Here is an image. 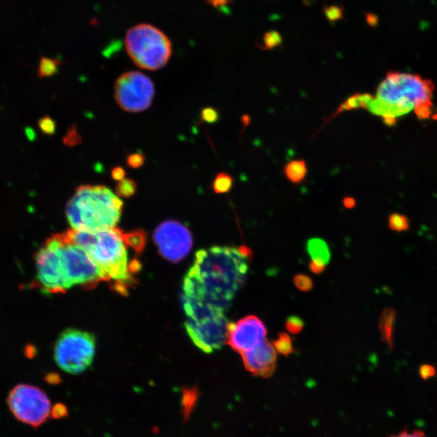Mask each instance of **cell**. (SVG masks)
Segmentation results:
<instances>
[{
	"label": "cell",
	"instance_id": "cell-22",
	"mask_svg": "<svg viewBox=\"0 0 437 437\" xmlns=\"http://www.w3.org/2000/svg\"><path fill=\"white\" fill-rule=\"evenodd\" d=\"M137 191L136 182L130 178H124L116 186V195L120 198H129L133 197Z\"/></svg>",
	"mask_w": 437,
	"mask_h": 437
},
{
	"label": "cell",
	"instance_id": "cell-43",
	"mask_svg": "<svg viewBox=\"0 0 437 437\" xmlns=\"http://www.w3.org/2000/svg\"><path fill=\"white\" fill-rule=\"evenodd\" d=\"M384 123L386 124L388 126H392L396 124V117H383Z\"/></svg>",
	"mask_w": 437,
	"mask_h": 437
},
{
	"label": "cell",
	"instance_id": "cell-3",
	"mask_svg": "<svg viewBox=\"0 0 437 437\" xmlns=\"http://www.w3.org/2000/svg\"><path fill=\"white\" fill-rule=\"evenodd\" d=\"M122 208L123 202L106 186L81 185L67 202L66 214L71 229L94 232L115 228Z\"/></svg>",
	"mask_w": 437,
	"mask_h": 437
},
{
	"label": "cell",
	"instance_id": "cell-36",
	"mask_svg": "<svg viewBox=\"0 0 437 437\" xmlns=\"http://www.w3.org/2000/svg\"><path fill=\"white\" fill-rule=\"evenodd\" d=\"M111 177L116 181L123 180L125 177V170L122 167L117 166L111 170Z\"/></svg>",
	"mask_w": 437,
	"mask_h": 437
},
{
	"label": "cell",
	"instance_id": "cell-10",
	"mask_svg": "<svg viewBox=\"0 0 437 437\" xmlns=\"http://www.w3.org/2000/svg\"><path fill=\"white\" fill-rule=\"evenodd\" d=\"M8 406L16 419L22 423L39 427L51 414V402L40 388L27 384L15 387L8 396Z\"/></svg>",
	"mask_w": 437,
	"mask_h": 437
},
{
	"label": "cell",
	"instance_id": "cell-30",
	"mask_svg": "<svg viewBox=\"0 0 437 437\" xmlns=\"http://www.w3.org/2000/svg\"><path fill=\"white\" fill-rule=\"evenodd\" d=\"M38 127L46 136H52L56 132V123L49 115L44 116L39 119Z\"/></svg>",
	"mask_w": 437,
	"mask_h": 437
},
{
	"label": "cell",
	"instance_id": "cell-39",
	"mask_svg": "<svg viewBox=\"0 0 437 437\" xmlns=\"http://www.w3.org/2000/svg\"><path fill=\"white\" fill-rule=\"evenodd\" d=\"M233 1V0H207V3L214 8H219L231 4Z\"/></svg>",
	"mask_w": 437,
	"mask_h": 437
},
{
	"label": "cell",
	"instance_id": "cell-8",
	"mask_svg": "<svg viewBox=\"0 0 437 437\" xmlns=\"http://www.w3.org/2000/svg\"><path fill=\"white\" fill-rule=\"evenodd\" d=\"M36 284L49 294L66 293L71 287L63 269L57 233L47 239L36 253Z\"/></svg>",
	"mask_w": 437,
	"mask_h": 437
},
{
	"label": "cell",
	"instance_id": "cell-12",
	"mask_svg": "<svg viewBox=\"0 0 437 437\" xmlns=\"http://www.w3.org/2000/svg\"><path fill=\"white\" fill-rule=\"evenodd\" d=\"M153 239L162 257L172 263L182 261L192 248L190 230L176 221L161 223L154 232Z\"/></svg>",
	"mask_w": 437,
	"mask_h": 437
},
{
	"label": "cell",
	"instance_id": "cell-7",
	"mask_svg": "<svg viewBox=\"0 0 437 437\" xmlns=\"http://www.w3.org/2000/svg\"><path fill=\"white\" fill-rule=\"evenodd\" d=\"M63 269L69 285L94 288L100 282H108L103 271L96 265L87 252L71 241L67 232L57 233Z\"/></svg>",
	"mask_w": 437,
	"mask_h": 437
},
{
	"label": "cell",
	"instance_id": "cell-23",
	"mask_svg": "<svg viewBox=\"0 0 437 437\" xmlns=\"http://www.w3.org/2000/svg\"><path fill=\"white\" fill-rule=\"evenodd\" d=\"M273 344L275 351L283 356H288L295 352L291 337L286 333H279Z\"/></svg>",
	"mask_w": 437,
	"mask_h": 437
},
{
	"label": "cell",
	"instance_id": "cell-38",
	"mask_svg": "<svg viewBox=\"0 0 437 437\" xmlns=\"http://www.w3.org/2000/svg\"><path fill=\"white\" fill-rule=\"evenodd\" d=\"M391 437H427L426 436V434H425L423 431H418V430H415V431H413V432H408V431L407 430H404V431H402V432L399 433L398 435H392Z\"/></svg>",
	"mask_w": 437,
	"mask_h": 437
},
{
	"label": "cell",
	"instance_id": "cell-37",
	"mask_svg": "<svg viewBox=\"0 0 437 437\" xmlns=\"http://www.w3.org/2000/svg\"><path fill=\"white\" fill-rule=\"evenodd\" d=\"M309 267H310V271L316 275H320L326 270V265L314 261H310Z\"/></svg>",
	"mask_w": 437,
	"mask_h": 437
},
{
	"label": "cell",
	"instance_id": "cell-2",
	"mask_svg": "<svg viewBox=\"0 0 437 437\" xmlns=\"http://www.w3.org/2000/svg\"><path fill=\"white\" fill-rule=\"evenodd\" d=\"M67 233L103 271L108 282L113 281V290L122 295L127 293L133 286L134 275L140 269V263L129 261L125 233L116 228L94 232L71 229Z\"/></svg>",
	"mask_w": 437,
	"mask_h": 437
},
{
	"label": "cell",
	"instance_id": "cell-27",
	"mask_svg": "<svg viewBox=\"0 0 437 437\" xmlns=\"http://www.w3.org/2000/svg\"><path fill=\"white\" fill-rule=\"evenodd\" d=\"M285 327L290 334H298L303 330L304 322L298 316H290L286 320Z\"/></svg>",
	"mask_w": 437,
	"mask_h": 437
},
{
	"label": "cell",
	"instance_id": "cell-20",
	"mask_svg": "<svg viewBox=\"0 0 437 437\" xmlns=\"http://www.w3.org/2000/svg\"><path fill=\"white\" fill-rule=\"evenodd\" d=\"M233 178L230 174L221 172L217 174L213 181L212 189L217 194H227L233 187Z\"/></svg>",
	"mask_w": 437,
	"mask_h": 437
},
{
	"label": "cell",
	"instance_id": "cell-35",
	"mask_svg": "<svg viewBox=\"0 0 437 437\" xmlns=\"http://www.w3.org/2000/svg\"><path fill=\"white\" fill-rule=\"evenodd\" d=\"M364 16H365V21L368 26H370L371 28H376L378 25L379 17L377 15L372 12H365Z\"/></svg>",
	"mask_w": 437,
	"mask_h": 437
},
{
	"label": "cell",
	"instance_id": "cell-19",
	"mask_svg": "<svg viewBox=\"0 0 437 437\" xmlns=\"http://www.w3.org/2000/svg\"><path fill=\"white\" fill-rule=\"evenodd\" d=\"M62 64L61 61L51 59L47 57H40L37 69V77L40 79L53 76L59 71V66Z\"/></svg>",
	"mask_w": 437,
	"mask_h": 437
},
{
	"label": "cell",
	"instance_id": "cell-40",
	"mask_svg": "<svg viewBox=\"0 0 437 437\" xmlns=\"http://www.w3.org/2000/svg\"><path fill=\"white\" fill-rule=\"evenodd\" d=\"M342 203H343V206L347 209H352L356 206V200H355L354 198H352V197H346V198H344L343 201H342Z\"/></svg>",
	"mask_w": 437,
	"mask_h": 437
},
{
	"label": "cell",
	"instance_id": "cell-1",
	"mask_svg": "<svg viewBox=\"0 0 437 437\" xmlns=\"http://www.w3.org/2000/svg\"><path fill=\"white\" fill-rule=\"evenodd\" d=\"M249 260L234 247L201 249L185 276V288L201 301L225 313L245 283Z\"/></svg>",
	"mask_w": 437,
	"mask_h": 437
},
{
	"label": "cell",
	"instance_id": "cell-9",
	"mask_svg": "<svg viewBox=\"0 0 437 437\" xmlns=\"http://www.w3.org/2000/svg\"><path fill=\"white\" fill-rule=\"evenodd\" d=\"M154 95L153 81L140 71L123 73L114 85L116 102L128 113H139L148 109L152 105Z\"/></svg>",
	"mask_w": 437,
	"mask_h": 437
},
{
	"label": "cell",
	"instance_id": "cell-26",
	"mask_svg": "<svg viewBox=\"0 0 437 437\" xmlns=\"http://www.w3.org/2000/svg\"><path fill=\"white\" fill-rule=\"evenodd\" d=\"M324 14L326 20L330 23L337 22L342 20L344 16V8L342 4H332L324 5Z\"/></svg>",
	"mask_w": 437,
	"mask_h": 437
},
{
	"label": "cell",
	"instance_id": "cell-29",
	"mask_svg": "<svg viewBox=\"0 0 437 437\" xmlns=\"http://www.w3.org/2000/svg\"><path fill=\"white\" fill-rule=\"evenodd\" d=\"M294 284L295 287H297L298 289L300 291H311L314 287V283L312 280L311 278L309 275H304V274H299L295 275L293 279Z\"/></svg>",
	"mask_w": 437,
	"mask_h": 437
},
{
	"label": "cell",
	"instance_id": "cell-15",
	"mask_svg": "<svg viewBox=\"0 0 437 437\" xmlns=\"http://www.w3.org/2000/svg\"><path fill=\"white\" fill-rule=\"evenodd\" d=\"M308 254L310 255L312 261L322 263L327 265L331 258L330 248L327 243L321 238H311L306 245Z\"/></svg>",
	"mask_w": 437,
	"mask_h": 437
},
{
	"label": "cell",
	"instance_id": "cell-31",
	"mask_svg": "<svg viewBox=\"0 0 437 437\" xmlns=\"http://www.w3.org/2000/svg\"><path fill=\"white\" fill-rule=\"evenodd\" d=\"M201 122H206V123L213 124L219 121L220 118V114L216 109L213 107L203 108L201 111Z\"/></svg>",
	"mask_w": 437,
	"mask_h": 437
},
{
	"label": "cell",
	"instance_id": "cell-13",
	"mask_svg": "<svg viewBox=\"0 0 437 437\" xmlns=\"http://www.w3.org/2000/svg\"><path fill=\"white\" fill-rule=\"evenodd\" d=\"M267 330L258 317L246 316L238 322H229L227 343L241 354L249 352L265 340Z\"/></svg>",
	"mask_w": 437,
	"mask_h": 437
},
{
	"label": "cell",
	"instance_id": "cell-41",
	"mask_svg": "<svg viewBox=\"0 0 437 437\" xmlns=\"http://www.w3.org/2000/svg\"><path fill=\"white\" fill-rule=\"evenodd\" d=\"M63 407L62 405H57L56 407H54L52 411L53 416L55 418L63 416V413L66 412V410L63 411Z\"/></svg>",
	"mask_w": 437,
	"mask_h": 437
},
{
	"label": "cell",
	"instance_id": "cell-18",
	"mask_svg": "<svg viewBox=\"0 0 437 437\" xmlns=\"http://www.w3.org/2000/svg\"><path fill=\"white\" fill-rule=\"evenodd\" d=\"M395 317V311L388 309L384 310L380 318V330L382 332L383 339L388 344L391 350L392 348V323H394Z\"/></svg>",
	"mask_w": 437,
	"mask_h": 437
},
{
	"label": "cell",
	"instance_id": "cell-32",
	"mask_svg": "<svg viewBox=\"0 0 437 437\" xmlns=\"http://www.w3.org/2000/svg\"><path fill=\"white\" fill-rule=\"evenodd\" d=\"M145 156L141 152L129 154L126 157V164L130 168H140L144 165Z\"/></svg>",
	"mask_w": 437,
	"mask_h": 437
},
{
	"label": "cell",
	"instance_id": "cell-14",
	"mask_svg": "<svg viewBox=\"0 0 437 437\" xmlns=\"http://www.w3.org/2000/svg\"><path fill=\"white\" fill-rule=\"evenodd\" d=\"M241 355L245 368L254 376L267 378L275 372L277 355L274 346L267 339Z\"/></svg>",
	"mask_w": 437,
	"mask_h": 437
},
{
	"label": "cell",
	"instance_id": "cell-4",
	"mask_svg": "<svg viewBox=\"0 0 437 437\" xmlns=\"http://www.w3.org/2000/svg\"><path fill=\"white\" fill-rule=\"evenodd\" d=\"M434 85L419 75L388 72L380 83L376 97L367 109L376 115L399 117L411 111L417 105L431 102Z\"/></svg>",
	"mask_w": 437,
	"mask_h": 437
},
{
	"label": "cell",
	"instance_id": "cell-33",
	"mask_svg": "<svg viewBox=\"0 0 437 437\" xmlns=\"http://www.w3.org/2000/svg\"><path fill=\"white\" fill-rule=\"evenodd\" d=\"M431 108H432L431 102L419 104L415 107V113L419 119H427L431 116Z\"/></svg>",
	"mask_w": 437,
	"mask_h": 437
},
{
	"label": "cell",
	"instance_id": "cell-21",
	"mask_svg": "<svg viewBox=\"0 0 437 437\" xmlns=\"http://www.w3.org/2000/svg\"><path fill=\"white\" fill-rule=\"evenodd\" d=\"M125 241L128 246L130 247L137 253H141L145 246V233L143 231L136 230L125 233Z\"/></svg>",
	"mask_w": 437,
	"mask_h": 437
},
{
	"label": "cell",
	"instance_id": "cell-24",
	"mask_svg": "<svg viewBox=\"0 0 437 437\" xmlns=\"http://www.w3.org/2000/svg\"><path fill=\"white\" fill-rule=\"evenodd\" d=\"M388 228L395 232H403L408 230L410 221L408 218L403 214L394 213L388 217Z\"/></svg>",
	"mask_w": 437,
	"mask_h": 437
},
{
	"label": "cell",
	"instance_id": "cell-25",
	"mask_svg": "<svg viewBox=\"0 0 437 437\" xmlns=\"http://www.w3.org/2000/svg\"><path fill=\"white\" fill-rule=\"evenodd\" d=\"M282 42L283 37L278 31H268L263 35V45L260 47L263 50H273L279 47Z\"/></svg>",
	"mask_w": 437,
	"mask_h": 437
},
{
	"label": "cell",
	"instance_id": "cell-16",
	"mask_svg": "<svg viewBox=\"0 0 437 437\" xmlns=\"http://www.w3.org/2000/svg\"><path fill=\"white\" fill-rule=\"evenodd\" d=\"M283 174L293 184H301L308 174L307 163L304 160H292L283 167Z\"/></svg>",
	"mask_w": 437,
	"mask_h": 437
},
{
	"label": "cell",
	"instance_id": "cell-6",
	"mask_svg": "<svg viewBox=\"0 0 437 437\" xmlns=\"http://www.w3.org/2000/svg\"><path fill=\"white\" fill-rule=\"evenodd\" d=\"M95 350L93 334L69 328L59 335L55 342V362L64 372L79 374L91 366Z\"/></svg>",
	"mask_w": 437,
	"mask_h": 437
},
{
	"label": "cell",
	"instance_id": "cell-28",
	"mask_svg": "<svg viewBox=\"0 0 437 437\" xmlns=\"http://www.w3.org/2000/svg\"><path fill=\"white\" fill-rule=\"evenodd\" d=\"M63 143L65 146L72 148L74 146L79 145L82 143V137L78 132L76 126L72 125L68 132L66 134V136L63 137Z\"/></svg>",
	"mask_w": 437,
	"mask_h": 437
},
{
	"label": "cell",
	"instance_id": "cell-17",
	"mask_svg": "<svg viewBox=\"0 0 437 437\" xmlns=\"http://www.w3.org/2000/svg\"><path fill=\"white\" fill-rule=\"evenodd\" d=\"M374 97L369 93H356L353 95L348 97L344 103L340 105L338 108V111L336 112L335 114H338L344 111H349L352 109H360V108H365L366 109L368 104L370 103L371 101Z\"/></svg>",
	"mask_w": 437,
	"mask_h": 437
},
{
	"label": "cell",
	"instance_id": "cell-34",
	"mask_svg": "<svg viewBox=\"0 0 437 437\" xmlns=\"http://www.w3.org/2000/svg\"><path fill=\"white\" fill-rule=\"evenodd\" d=\"M419 373L421 378L423 380H428L436 375V368L431 364H423L419 368Z\"/></svg>",
	"mask_w": 437,
	"mask_h": 437
},
{
	"label": "cell",
	"instance_id": "cell-5",
	"mask_svg": "<svg viewBox=\"0 0 437 437\" xmlns=\"http://www.w3.org/2000/svg\"><path fill=\"white\" fill-rule=\"evenodd\" d=\"M125 43L132 62L148 71H157L165 67L172 56L171 40L152 24H139L129 28Z\"/></svg>",
	"mask_w": 437,
	"mask_h": 437
},
{
	"label": "cell",
	"instance_id": "cell-11",
	"mask_svg": "<svg viewBox=\"0 0 437 437\" xmlns=\"http://www.w3.org/2000/svg\"><path fill=\"white\" fill-rule=\"evenodd\" d=\"M229 321L223 313L186 318L185 327L193 343L206 353L221 349L228 340Z\"/></svg>",
	"mask_w": 437,
	"mask_h": 437
},
{
	"label": "cell",
	"instance_id": "cell-42",
	"mask_svg": "<svg viewBox=\"0 0 437 437\" xmlns=\"http://www.w3.org/2000/svg\"><path fill=\"white\" fill-rule=\"evenodd\" d=\"M24 132L26 135L27 138L29 141H34L36 139V135L34 129L31 127H26L24 129Z\"/></svg>",
	"mask_w": 437,
	"mask_h": 437
}]
</instances>
